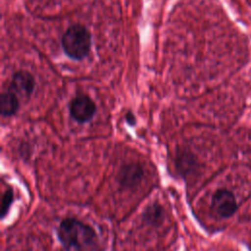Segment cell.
<instances>
[{
  "label": "cell",
  "mask_w": 251,
  "mask_h": 251,
  "mask_svg": "<svg viewBox=\"0 0 251 251\" xmlns=\"http://www.w3.org/2000/svg\"><path fill=\"white\" fill-rule=\"evenodd\" d=\"M35 87V79L33 75L26 71H19L14 74L9 91L13 92L18 98L28 99Z\"/></svg>",
  "instance_id": "277c9868"
},
{
  "label": "cell",
  "mask_w": 251,
  "mask_h": 251,
  "mask_svg": "<svg viewBox=\"0 0 251 251\" xmlns=\"http://www.w3.org/2000/svg\"><path fill=\"white\" fill-rule=\"evenodd\" d=\"M162 216V210L158 205H154L151 208H149V210L146 213V219L148 221H154L156 222L157 220H160Z\"/></svg>",
  "instance_id": "9c48e42d"
},
{
  "label": "cell",
  "mask_w": 251,
  "mask_h": 251,
  "mask_svg": "<svg viewBox=\"0 0 251 251\" xmlns=\"http://www.w3.org/2000/svg\"><path fill=\"white\" fill-rule=\"evenodd\" d=\"M91 33L81 25L69 27L62 37V47L68 57L73 60H82L91 48Z\"/></svg>",
  "instance_id": "7a4b0ae2"
},
{
  "label": "cell",
  "mask_w": 251,
  "mask_h": 251,
  "mask_svg": "<svg viewBox=\"0 0 251 251\" xmlns=\"http://www.w3.org/2000/svg\"><path fill=\"white\" fill-rule=\"evenodd\" d=\"M126 121L127 122V124H129L130 126H134L135 125V117L132 113L128 112L126 115Z\"/></svg>",
  "instance_id": "30bf717a"
},
{
  "label": "cell",
  "mask_w": 251,
  "mask_h": 251,
  "mask_svg": "<svg viewBox=\"0 0 251 251\" xmlns=\"http://www.w3.org/2000/svg\"><path fill=\"white\" fill-rule=\"evenodd\" d=\"M143 176L142 168L136 164H129L123 167L120 172V181L125 186H134L137 184Z\"/></svg>",
  "instance_id": "8992f818"
},
{
  "label": "cell",
  "mask_w": 251,
  "mask_h": 251,
  "mask_svg": "<svg viewBox=\"0 0 251 251\" xmlns=\"http://www.w3.org/2000/svg\"><path fill=\"white\" fill-rule=\"evenodd\" d=\"M1 114L4 117L15 115L20 107L19 98L11 91L7 90L1 95Z\"/></svg>",
  "instance_id": "52a82bcc"
},
{
  "label": "cell",
  "mask_w": 251,
  "mask_h": 251,
  "mask_svg": "<svg viewBox=\"0 0 251 251\" xmlns=\"http://www.w3.org/2000/svg\"><path fill=\"white\" fill-rule=\"evenodd\" d=\"M13 191L12 189H7L3 195V198H2V207H1V217L4 218L5 215L7 214L9 208H10V205L13 201Z\"/></svg>",
  "instance_id": "ba28073f"
},
{
  "label": "cell",
  "mask_w": 251,
  "mask_h": 251,
  "mask_svg": "<svg viewBox=\"0 0 251 251\" xmlns=\"http://www.w3.org/2000/svg\"><path fill=\"white\" fill-rule=\"evenodd\" d=\"M212 207L218 215L227 218L234 214L237 204L232 192L226 189H220L213 195Z\"/></svg>",
  "instance_id": "5b68a950"
},
{
  "label": "cell",
  "mask_w": 251,
  "mask_h": 251,
  "mask_svg": "<svg viewBox=\"0 0 251 251\" xmlns=\"http://www.w3.org/2000/svg\"><path fill=\"white\" fill-rule=\"evenodd\" d=\"M96 113L94 101L87 95H78L70 104L71 117L79 124L90 121Z\"/></svg>",
  "instance_id": "3957f363"
},
{
  "label": "cell",
  "mask_w": 251,
  "mask_h": 251,
  "mask_svg": "<svg viewBox=\"0 0 251 251\" xmlns=\"http://www.w3.org/2000/svg\"><path fill=\"white\" fill-rule=\"evenodd\" d=\"M57 234L67 250L88 251L97 241L94 229L74 218L64 219L57 228Z\"/></svg>",
  "instance_id": "6da1fadb"
}]
</instances>
